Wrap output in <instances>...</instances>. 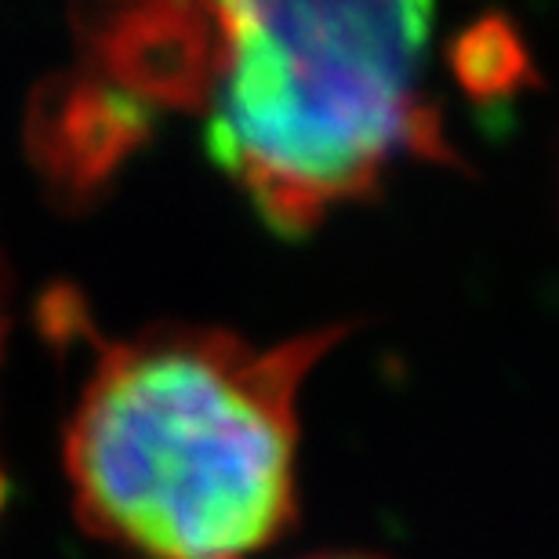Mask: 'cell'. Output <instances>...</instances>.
<instances>
[{
    "mask_svg": "<svg viewBox=\"0 0 559 559\" xmlns=\"http://www.w3.org/2000/svg\"><path fill=\"white\" fill-rule=\"evenodd\" d=\"M87 70L142 106L200 109L215 73L218 8L150 4L103 11L84 26Z\"/></svg>",
    "mask_w": 559,
    "mask_h": 559,
    "instance_id": "cell-3",
    "label": "cell"
},
{
    "mask_svg": "<svg viewBox=\"0 0 559 559\" xmlns=\"http://www.w3.org/2000/svg\"><path fill=\"white\" fill-rule=\"evenodd\" d=\"M451 66L457 84L479 103L516 95L531 76V59L512 22L487 15L465 26L451 44Z\"/></svg>",
    "mask_w": 559,
    "mask_h": 559,
    "instance_id": "cell-5",
    "label": "cell"
},
{
    "mask_svg": "<svg viewBox=\"0 0 559 559\" xmlns=\"http://www.w3.org/2000/svg\"><path fill=\"white\" fill-rule=\"evenodd\" d=\"M150 109L92 70L55 81L33 106L29 142L62 197H87L139 150Z\"/></svg>",
    "mask_w": 559,
    "mask_h": 559,
    "instance_id": "cell-4",
    "label": "cell"
},
{
    "mask_svg": "<svg viewBox=\"0 0 559 559\" xmlns=\"http://www.w3.org/2000/svg\"><path fill=\"white\" fill-rule=\"evenodd\" d=\"M349 328L160 323L98 349L66 425L81 527L131 559H251L298 516V393Z\"/></svg>",
    "mask_w": 559,
    "mask_h": 559,
    "instance_id": "cell-1",
    "label": "cell"
},
{
    "mask_svg": "<svg viewBox=\"0 0 559 559\" xmlns=\"http://www.w3.org/2000/svg\"><path fill=\"white\" fill-rule=\"evenodd\" d=\"M309 559H382V556H364V552H320Z\"/></svg>",
    "mask_w": 559,
    "mask_h": 559,
    "instance_id": "cell-7",
    "label": "cell"
},
{
    "mask_svg": "<svg viewBox=\"0 0 559 559\" xmlns=\"http://www.w3.org/2000/svg\"><path fill=\"white\" fill-rule=\"evenodd\" d=\"M8 320H11V280H8V265H4V259H0V353H4ZM0 498H4V479H0Z\"/></svg>",
    "mask_w": 559,
    "mask_h": 559,
    "instance_id": "cell-6",
    "label": "cell"
},
{
    "mask_svg": "<svg viewBox=\"0 0 559 559\" xmlns=\"http://www.w3.org/2000/svg\"><path fill=\"white\" fill-rule=\"evenodd\" d=\"M218 55L200 109L207 150L280 237L371 197L400 160L454 164L421 98L432 8L418 0L215 4Z\"/></svg>",
    "mask_w": 559,
    "mask_h": 559,
    "instance_id": "cell-2",
    "label": "cell"
}]
</instances>
